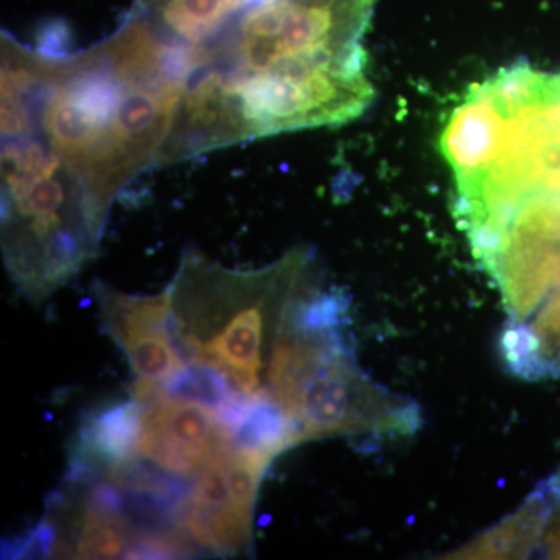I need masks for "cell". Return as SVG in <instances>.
<instances>
[{
  "instance_id": "1",
  "label": "cell",
  "mask_w": 560,
  "mask_h": 560,
  "mask_svg": "<svg viewBox=\"0 0 560 560\" xmlns=\"http://www.w3.org/2000/svg\"><path fill=\"white\" fill-rule=\"evenodd\" d=\"M377 0H264L180 47L160 165L283 132L340 127L374 101L363 39Z\"/></svg>"
},
{
  "instance_id": "2",
  "label": "cell",
  "mask_w": 560,
  "mask_h": 560,
  "mask_svg": "<svg viewBox=\"0 0 560 560\" xmlns=\"http://www.w3.org/2000/svg\"><path fill=\"white\" fill-rule=\"evenodd\" d=\"M442 150L467 237L530 195L560 198V73L499 70L453 110Z\"/></svg>"
},
{
  "instance_id": "3",
  "label": "cell",
  "mask_w": 560,
  "mask_h": 560,
  "mask_svg": "<svg viewBox=\"0 0 560 560\" xmlns=\"http://www.w3.org/2000/svg\"><path fill=\"white\" fill-rule=\"evenodd\" d=\"M320 280L318 257L307 246L254 270L223 267L200 250H187L168 285L180 357L219 371L242 399H267L291 313Z\"/></svg>"
},
{
  "instance_id": "4",
  "label": "cell",
  "mask_w": 560,
  "mask_h": 560,
  "mask_svg": "<svg viewBox=\"0 0 560 560\" xmlns=\"http://www.w3.org/2000/svg\"><path fill=\"white\" fill-rule=\"evenodd\" d=\"M267 399L298 427L302 442L412 436L422 410L370 377L357 360L345 290L316 283L298 302L272 360Z\"/></svg>"
},
{
  "instance_id": "5",
  "label": "cell",
  "mask_w": 560,
  "mask_h": 560,
  "mask_svg": "<svg viewBox=\"0 0 560 560\" xmlns=\"http://www.w3.org/2000/svg\"><path fill=\"white\" fill-rule=\"evenodd\" d=\"M108 212L24 110L2 103V253L21 293L43 301L75 278Z\"/></svg>"
},
{
  "instance_id": "6",
  "label": "cell",
  "mask_w": 560,
  "mask_h": 560,
  "mask_svg": "<svg viewBox=\"0 0 560 560\" xmlns=\"http://www.w3.org/2000/svg\"><path fill=\"white\" fill-rule=\"evenodd\" d=\"M508 320H523L560 285V198L530 195L469 237Z\"/></svg>"
},
{
  "instance_id": "7",
  "label": "cell",
  "mask_w": 560,
  "mask_h": 560,
  "mask_svg": "<svg viewBox=\"0 0 560 560\" xmlns=\"http://www.w3.org/2000/svg\"><path fill=\"white\" fill-rule=\"evenodd\" d=\"M271 460L232 445L198 475L183 514L195 544L220 556L250 550L257 492Z\"/></svg>"
},
{
  "instance_id": "8",
  "label": "cell",
  "mask_w": 560,
  "mask_h": 560,
  "mask_svg": "<svg viewBox=\"0 0 560 560\" xmlns=\"http://www.w3.org/2000/svg\"><path fill=\"white\" fill-rule=\"evenodd\" d=\"M143 401L138 455L178 477H198L232 448L230 427L215 408L150 394Z\"/></svg>"
},
{
  "instance_id": "9",
  "label": "cell",
  "mask_w": 560,
  "mask_h": 560,
  "mask_svg": "<svg viewBox=\"0 0 560 560\" xmlns=\"http://www.w3.org/2000/svg\"><path fill=\"white\" fill-rule=\"evenodd\" d=\"M95 294L105 329L130 360L138 381L158 385L184 368L173 338L171 290L139 296L97 282Z\"/></svg>"
},
{
  "instance_id": "10",
  "label": "cell",
  "mask_w": 560,
  "mask_h": 560,
  "mask_svg": "<svg viewBox=\"0 0 560 560\" xmlns=\"http://www.w3.org/2000/svg\"><path fill=\"white\" fill-rule=\"evenodd\" d=\"M143 401H117L92 411L70 456L69 478L98 477L138 455Z\"/></svg>"
},
{
  "instance_id": "11",
  "label": "cell",
  "mask_w": 560,
  "mask_h": 560,
  "mask_svg": "<svg viewBox=\"0 0 560 560\" xmlns=\"http://www.w3.org/2000/svg\"><path fill=\"white\" fill-rule=\"evenodd\" d=\"M264 0H132L128 16L173 46L205 43L235 16Z\"/></svg>"
},
{
  "instance_id": "12",
  "label": "cell",
  "mask_w": 560,
  "mask_h": 560,
  "mask_svg": "<svg viewBox=\"0 0 560 560\" xmlns=\"http://www.w3.org/2000/svg\"><path fill=\"white\" fill-rule=\"evenodd\" d=\"M499 350L508 370L523 381L560 378V285L523 320H508Z\"/></svg>"
},
{
  "instance_id": "13",
  "label": "cell",
  "mask_w": 560,
  "mask_h": 560,
  "mask_svg": "<svg viewBox=\"0 0 560 560\" xmlns=\"http://www.w3.org/2000/svg\"><path fill=\"white\" fill-rule=\"evenodd\" d=\"M537 539V506L530 493L510 515L463 545L453 559H529Z\"/></svg>"
},
{
  "instance_id": "14",
  "label": "cell",
  "mask_w": 560,
  "mask_h": 560,
  "mask_svg": "<svg viewBox=\"0 0 560 560\" xmlns=\"http://www.w3.org/2000/svg\"><path fill=\"white\" fill-rule=\"evenodd\" d=\"M158 393L173 399L197 401L206 407L223 411L242 397L235 396L231 383L223 374L205 364L191 363L180 368L167 381L158 383L140 399L145 400L150 394Z\"/></svg>"
},
{
  "instance_id": "15",
  "label": "cell",
  "mask_w": 560,
  "mask_h": 560,
  "mask_svg": "<svg viewBox=\"0 0 560 560\" xmlns=\"http://www.w3.org/2000/svg\"><path fill=\"white\" fill-rule=\"evenodd\" d=\"M537 506V539L534 558L560 559V469L534 488Z\"/></svg>"
},
{
  "instance_id": "16",
  "label": "cell",
  "mask_w": 560,
  "mask_h": 560,
  "mask_svg": "<svg viewBox=\"0 0 560 560\" xmlns=\"http://www.w3.org/2000/svg\"><path fill=\"white\" fill-rule=\"evenodd\" d=\"M58 528L50 518H43L24 536L3 545V558L7 559H43L55 555L58 547Z\"/></svg>"
}]
</instances>
